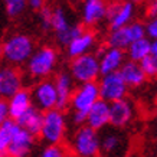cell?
<instances>
[{"instance_id":"obj_34","label":"cell","mask_w":157,"mask_h":157,"mask_svg":"<svg viewBox=\"0 0 157 157\" xmlns=\"http://www.w3.org/2000/svg\"><path fill=\"white\" fill-rule=\"evenodd\" d=\"M156 13H157V5L156 2H151V5L148 7V16L150 17H156Z\"/></svg>"},{"instance_id":"obj_35","label":"cell","mask_w":157,"mask_h":157,"mask_svg":"<svg viewBox=\"0 0 157 157\" xmlns=\"http://www.w3.org/2000/svg\"><path fill=\"white\" fill-rule=\"evenodd\" d=\"M131 2H133L134 5L137 6V5H141V3H144V2H146V0H131Z\"/></svg>"},{"instance_id":"obj_25","label":"cell","mask_w":157,"mask_h":157,"mask_svg":"<svg viewBox=\"0 0 157 157\" xmlns=\"http://www.w3.org/2000/svg\"><path fill=\"white\" fill-rule=\"evenodd\" d=\"M101 151L105 154H115L123 147V137L118 133H105L102 137H100Z\"/></svg>"},{"instance_id":"obj_36","label":"cell","mask_w":157,"mask_h":157,"mask_svg":"<svg viewBox=\"0 0 157 157\" xmlns=\"http://www.w3.org/2000/svg\"><path fill=\"white\" fill-rule=\"evenodd\" d=\"M108 3H118V2H123V0H107Z\"/></svg>"},{"instance_id":"obj_5","label":"cell","mask_w":157,"mask_h":157,"mask_svg":"<svg viewBox=\"0 0 157 157\" xmlns=\"http://www.w3.org/2000/svg\"><path fill=\"white\" fill-rule=\"evenodd\" d=\"M69 74L74 78V81L78 84L98 81V78L101 75L98 56L94 55L92 52H88L84 55H79V56L71 58Z\"/></svg>"},{"instance_id":"obj_18","label":"cell","mask_w":157,"mask_h":157,"mask_svg":"<svg viewBox=\"0 0 157 157\" xmlns=\"http://www.w3.org/2000/svg\"><path fill=\"white\" fill-rule=\"evenodd\" d=\"M97 45V36L92 30H84L82 29L67 46V55L69 58H75L84 53L92 52V49Z\"/></svg>"},{"instance_id":"obj_1","label":"cell","mask_w":157,"mask_h":157,"mask_svg":"<svg viewBox=\"0 0 157 157\" xmlns=\"http://www.w3.org/2000/svg\"><path fill=\"white\" fill-rule=\"evenodd\" d=\"M59 53L53 46L45 45L40 48H35L32 55L29 56L26 63V72L32 79H43L49 78L58 67Z\"/></svg>"},{"instance_id":"obj_11","label":"cell","mask_w":157,"mask_h":157,"mask_svg":"<svg viewBox=\"0 0 157 157\" xmlns=\"http://www.w3.org/2000/svg\"><path fill=\"white\" fill-rule=\"evenodd\" d=\"M136 17V5L131 0H123L118 3H109L107 7V17L109 29H117L128 25Z\"/></svg>"},{"instance_id":"obj_13","label":"cell","mask_w":157,"mask_h":157,"mask_svg":"<svg viewBox=\"0 0 157 157\" xmlns=\"http://www.w3.org/2000/svg\"><path fill=\"white\" fill-rule=\"evenodd\" d=\"M107 0H84L81 6V20L88 28L98 26L107 17Z\"/></svg>"},{"instance_id":"obj_31","label":"cell","mask_w":157,"mask_h":157,"mask_svg":"<svg viewBox=\"0 0 157 157\" xmlns=\"http://www.w3.org/2000/svg\"><path fill=\"white\" fill-rule=\"evenodd\" d=\"M85 118H86L85 113H81V111H72L71 121H72V124H74V125H76V127L84 125V124H85Z\"/></svg>"},{"instance_id":"obj_32","label":"cell","mask_w":157,"mask_h":157,"mask_svg":"<svg viewBox=\"0 0 157 157\" xmlns=\"http://www.w3.org/2000/svg\"><path fill=\"white\" fill-rule=\"evenodd\" d=\"M9 117V108H7V101L0 98V124H3Z\"/></svg>"},{"instance_id":"obj_37","label":"cell","mask_w":157,"mask_h":157,"mask_svg":"<svg viewBox=\"0 0 157 157\" xmlns=\"http://www.w3.org/2000/svg\"><path fill=\"white\" fill-rule=\"evenodd\" d=\"M0 59H2V42H0Z\"/></svg>"},{"instance_id":"obj_38","label":"cell","mask_w":157,"mask_h":157,"mask_svg":"<svg viewBox=\"0 0 157 157\" xmlns=\"http://www.w3.org/2000/svg\"><path fill=\"white\" fill-rule=\"evenodd\" d=\"M150 2H156V0H150Z\"/></svg>"},{"instance_id":"obj_9","label":"cell","mask_w":157,"mask_h":157,"mask_svg":"<svg viewBox=\"0 0 157 157\" xmlns=\"http://www.w3.org/2000/svg\"><path fill=\"white\" fill-rule=\"evenodd\" d=\"M97 100H100V91H98L97 81L82 82L78 88L72 91L69 107L72 111H81L86 114V111L94 105Z\"/></svg>"},{"instance_id":"obj_3","label":"cell","mask_w":157,"mask_h":157,"mask_svg":"<svg viewBox=\"0 0 157 157\" xmlns=\"http://www.w3.org/2000/svg\"><path fill=\"white\" fill-rule=\"evenodd\" d=\"M68 131V118L62 109L51 108L43 113L42 127H40V138L46 144L63 143Z\"/></svg>"},{"instance_id":"obj_12","label":"cell","mask_w":157,"mask_h":157,"mask_svg":"<svg viewBox=\"0 0 157 157\" xmlns=\"http://www.w3.org/2000/svg\"><path fill=\"white\" fill-rule=\"evenodd\" d=\"M23 86L22 74L14 65H0V98L7 100Z\"/></svg>"},{"instance_id":"obj_2","label":"cell","mask_w":157,"mask_h":157,"mask_svg":"<svg viewBox=\"0 0 157 157\" xmlns=\"http://www.w3.org/2000/svg\"><path fill=\"white\" fill-rule=\"evenodd\" d=\"M35 51V40L26 33H13L2 43V58L7 63L20 67Z\"/></svg>"},{"instance_id":"obj_7","label":"cell","mask_w":157,"mask_h":157,"mask_svg":"<svg viewBox=\"0 0 157 157\" xmlns=\"http://www.w3.org/2000/svg\"><path fill=\"white\" fill-rule=\"evenodd\" d=\"M51 30L56 36V40L61 46H67L72 39L82 30L79 25L72 23L65 9L56 7L52 10V22H51Z\"/></svg>"},{"instance_id":"obj_30","label":"cell","mask_w":157,"mask_h":157,"mask_svg":"<svg viewBox=\"0 0 157 157\" xmlns=\"http://www.w3.org/2000/svg\"><path fill=\"white\" fill-rule=\"evenodd\" d=\"M144 30H146V36H147L148 39H156L157 38V20H156V17H150V20L144 25Z\"/></svg>"},{"instance_id":"obj_14","label":"cell","mask_w":157,"mask_h":157,"mask_svg":"<svg viewBox=\"0 0 157 157\" xmlns=\"http://www.w3.org/2000/svg\"><path fill=\"white\" fill-rule=\"evenodd\" d=\"M133 118L134 107L127 97L109 102V125L114 128H124L133 121Z\"/></svg>"},{"instance_id":"obj_6","label":"cell","mask_w":157,"mask_h":157,"mask_svg":"<svg viewBox=\"0 0 157 157\" xmlns=\"http://www.w3.org/2000/svg\"><path fill=\"white\" fill-rule=\"evenodd\" d=\"M100 81L98 84V91H100V98L107 101V102H113V101L125 98L128 94V86L124 82L118 71L108 72V74H102L98 78Z\"/></svg>"},{"instance_id":"obj_22","label":"cell","mask_w":157,"mask_h":157,"mask_svg":"<svg viewBox=\"0 0 157 157\" xmlns=\"http://www.w3.org/2000/svg\"><path fill=\"white\" fill-rule=\"evenodd\" d=\"M42 118L43 113L32 104L16 121L22 128H25L30 134H33L35 137H38L40 133V127H42Z\"/></svg>"},{"instance_id":"obj_29","label":"cell","mask_w":157,"mask_h":157,"mask_svg":"<svg viewBox=\"0 0 157 157\" xmlns=\"http://www.w3.org/2000/svg\"><path fill=\"white\" fill-rule=\"evenodd\" d=\"M39 13V25L45 32L51 30V22H52V9L48 6H43L42 9L38 10Z\"/></svg>"},{"instance_id":"obj_8","label":"cell","mask_w":157,"mask_h":157,"mask_svg":"<svg viewBox=\"0 0 157 157\" xmlns=\"http://www.w3.org/2000/svg\"><path fill=\"white\" fill-rule=\"evenodd\" d=\"M146 36V30H144V25L141 22H130L128 25L125 26H121V28L117 29H111V32L108 35V42L109 46H115V48L120 49H127L131 42H134L136 39H140Z\"/></svg>"},{"instance_id":"obj_16","label":"cell","mask_w":157,"mask_h":157,"mask_svg":"<svg viewBox=\"0 0 157 157\" xmlns=\"http://www.w3.org/2000/svg\"><path fill=\"white\" fill-rule=\"evenodd\" d=\"M127 59L125 51L115 46H107L102 49L98 55V63H100V74H108V72L118 71L124 61Z\"/></svg>"},{"instance_id":"obj_23","label":"cell","mask_w":157,"mask_h":157,"mask_svg":"<svg viewBox=\"0 0 157 157\" xmlns=\"http://www.w3.org/2000/svg\"><path fill=\"white\" fill-rule=\"evenodd\" d=\"M151 49V40L147 36H143L140 39H136L134 42H131L125 49V56L131 59V61L140 62L144 56H147Z\"/></svg>"},{"instance_id":"obj_26","label":"cell","mask_w":157,"mask_h":157,"mask_svg":"<svg viewBox=\"0 0 157 157\" xmlns=\"http://www.w3.org/2000/svg\"><path fill=\"white\" fill-rule=\"evenodd\" d=\"M140 67L143 69L147 78H156L157 75V56L153 53H148L147 56H144L141 61L138 62Z\"/></svg>"},{"instance_id":"obj_17","label":"cell","mask_w":157,"mask_h":157,"mask_svg":"<svg viewBox=\"0 0 157 157\" xmlns=\"http://www.w3.org/2000/svg\"><path fill=\"white\" fill-rule=\"evenodd\" d=\"M33 146H35V136L20 127L13 134L6 154L12 157H25L33 150Z\"/></svg>"},{"instance_id":"obj_15","label":"cell","mask_w":157,"mask_h":157,"mask_svg":"<svg viewBox=\"0 0 157 157\" xmlns=\"http://www.w3.org/2000/svg\"><path fill=\"white\" fill-rule=\"evenodd\" d=\"M74 78L71 76L69 71H61L58 72L53 84L56 88V107L58 109H65L69 107V100H71V94L74 91Z\"/></svg>"},{"instance_id":"obj_27","label":"cell","mask_w":157,"mask_h":157,"mask_svg":"<svg viewBox=\"0 0 157 157\" xmlns=\"http://www.w3.org/2000/svg\"><path fill=\"white\" fill-rule=\"evenodd\" d=\"M6 7V13L9 14L10 17H17L23 13L28 5H26V0H3Z\"/></svg>"},{"instance_id":"obj_4","label":"cell","mask_w":157,"mask_h":157,"mask_svg":"<svg viewBox=\"0 0 157 157\" xmlns=\"http://www.w3.org/2000/svg\"><path fill=\"white\" fill-rule=\"evenodd\" d=\"M71 150L79 157H95L101 153L100 134L90 125H79L71 138Z\"/></svg>"},{"instance_id":"obj_19","label":"cell","mask_w":157,"mask_h":157,"mask_svg":"<svg viewBox=\"0 0 157 157\" xmlns=\"http://www.w3.org/2000/svg\"><path fill=\"white\" fill-rule=\"evenodd\" d=\"M85 124L91 128L101 131L109 124V102L104 100H97L94 105L86 111Z\"/></svg>"},{"instance_id":"obj_21","label":"cell","mask_w":157,"mask_h":157,"mask_svg":"<svg viewBox=\"0 0 157 157\" xmlns=\"http://www.w3.org/2000/svg\"><path fill=\"white\" fill-rule=\"evenodd\" d=\"M6 101H7V108H9V117L13 120H17L30 105L33 104L30 91L23 88V86L16 91L13 95L9 97Z\"/></svg>"},{"instance_id":"obj_24","label":"cell","mask_w":157,"mask_h":157,"mask_svg":"<svg viewBox=\"0 0 157 157\" xmlns=\"http://www.w3.org/2000/svg\"><path fill=\"white\" fill-rule=\"evenodd\" d=\"M20 128V125L17 124V121L13 118H7L3 124H0V157L6 156L7 147L13 134Z\"/></svg>"},{"instance_id":"obj_20","label":"cell","mask_w":157,"mask_h":157,"mask_svg":"<svg viewBox=\"0 0 157 157\" xmlns=\"http://www.w3.org/2000/svg\"><path fill=\"white\" fill-rule=\"evenodd\" d=\"M118 72L128 88H140L148 79L140 67V63L136 61H131V59H128V61L125 59L121 68L118 69Z\"/></svg>"},{"instance_id":"obj_33","label":"cell","mask_w":157,"mask_h":157,"mask_svg":"<svg viewBox=\"0 0 157 157\" xmlns=\"http://www.w3.org/2000/svg\"><path fill=\"white\" fill-rule=\"evenodd\" d=\"M26 5L32 10L38 12L39 9H42L43 6H45V0H26Z\"/></svg>"},{"instance_id":"obj_10","label":"cell","mask_w":157,"mask_h":157,"mask_svg":"<svg viewBox=\"0 0 157 157\" xmlns=\"http://www.w3.org/2000/svg\"><path fill=\"white\" fill-rule=\"evenodd\" d=\"M30 95L33 105L40 111H46L56 107V88L53 81L49 78L38 79Z\"/></svg>"},{"instance_id":"obj_28","label":"cell","mask_w":157,"mask_h":157,"mask_svg":"<svg viewBox=\"0 0 157 157\" xmlns=\"http://www.w3.org/2000/svg\"><path fill=\"white\" fill-rule=\"evenodd\" d=\"M67 156V148L61 143H51L46 144V147L42 150L40 157H63Z\"/></svg>"}]
</instances>
